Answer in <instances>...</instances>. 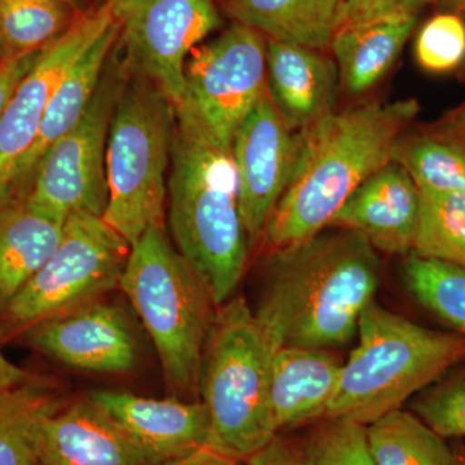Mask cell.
<instances>
[{"instance_id":"30","label":"cell","mask_w":465,"mask_h":465,"mask_svg":"<svg viewBox=\"0 0 465 465\" xmlns=\"http://www.w3.org/2000/svg\"><path fill=\"white\" fill-rule=\"evenodd\" d=\"M298 446L304 465H378L366 425L349 419H322Z\"/></svg>"},{"instance_id":"24","label":"cell","mask_w":465,"mask_h":465,"mask_svg":"<svg viewBox=\"0 0 465 465\" xmlns=\"http://www.w3.org/2000/svg\"><path fill=\"white\" fill-rule=\"evenodd\" d=\"M58 409L54 393L33 378L0 391V465H39L43 420Z\"/></svg>"},{"instance_id":"3","label":"cell","mask_w":465,"mask_h":465,"mask_svg":"<svg viewBox=\"0 0 465 465\" xmlns=\"http://www.w3.org/2000/svg\"><path fill=\"white\" fill-rule=\"evenodd\" d=\"M171 166L174 243L220 307L241 282L250 251L232 148L213 142L186 110L176 108Z\"/></svg>"},{"instance_id":"10","label":"cell","mask_w":465,"mask_h":465,"mask_svg":"<svg viewBox=\"0 0 465 465\" xmlns=\"http://www.w3.org/2000/svg\"><path fill=\"white\" fill-rule=\"evenodd\" d=\"M266 91L264 35L234 24L219 38L195 47L186 61L182 103L213 142L232 140Z\"/></svg>"},{"instance_id":"1","label":"cell","mask_w":465,"mask_h":465,"mask_svg":"<svg viewBox=\"0 0 465 465\" xmlns=\"http://www.w3.org/2000/svg\"><path fill=\"white\" fill-rule=\"evenodd\" d=\"M256 320L274 351L347 344L381 283L378 253L349 229L268 252Z\"/></svg>"},{"instance_id":"27","label":"cell","mask_w":465,"mask_h":465,"mask_svg":"<svg viewBox=\"0 0 465 465\" xmlns=\"http://www.w3.org/2000/svg\"><path fill=\"white\" fill-rule=\"evenodd\" d=\"M69 5L57 0H0V60L42 50L67 29Z\"/></svg>"},{"instance_id":"36","label":"cell","mask_w":465,"mask_h":465,"mask_svg":"<svg viewBox=\"0 0 465 465\" xmlns=\"http://www.w3.org/2000/svg\"><path fill=\"white\" fill-rule=\"evenodd\" d=\"M163 465H244V463L226 458L224 455L213 451V450L202 448L193 452V454L168 461Z\"/></svg>"},{"instance_id":"8","label":"cell","mask_w":465,"mask_h":465,"mask_svg":"<svg viewBox=\"0 0 465 465\" xmlns=\"http://www.w3.org/2000/svg\"><path fill=\"white\" fill-rule=\"evenodd\" d=\"M131 244L103 217H67L54 256L5 308L15 327L30 329L96 302L121 282Z\"/></svg>"},{"instance_id":"38","label":"cell","mask_w":465,"mask_h":465,"mask_svg":"<svg viewBox=\"0 0 465 465\" xmlns=\"http://www.w3.org/2000/svg\"><path fill=\"white\" fill-rule=\"evenodd\" d=\"M30 379H32V375L9 362L7 357L3 354L2 348H0V391L12 390L17 385L29 381Z\"/></svg>"},{"instance_id":"4","label":"cell","mask_w":465,"mask_h":465,"mask_svg":"<svg viewBox=\"0 0 465 465\" xmlns=\"http://www.w3.org/2000/svg\"><path fill=\"white\" fill-rule=\"evenodd\" d=\"M324 419L369 425L465 360V336L428 329L372 302Z\"/></svg>"},{"instance_id":"40","label":"cell","mask_w":465,"mask_h":465,"mask_svg":"<svg viewBox=\"0 0 465 465\" xmlns=\"http://www.w3.org/2000/svg\"><path fill=\"white\" fill-rule=\"evenodd\" d=\"M452 452H454V465H465V446L459 443L452 448Z\"/></svg>"},{"instance_id":"20","label":"cell","mask_w":465,"mask_h":465,"mask_svg":"<svg viewBox=\"0 0 465 465\" xmlns=\"http://www.w3.org/2000/svg\"><path fill=\"white\" fill-rule=\"evenodd\" d=\"M121 23L119 17L110 25L88 50L75 61L63 81L52 94L45 118H43L38 137L27 152L16 173V195L24 200L27 185L32 182L33 174L39 162L61 139L65 136L84 116L85 110L94 99V92L103 79L104 66L112 54L113 47L118 42Z\"/></svg>"},{"instance_id":"6","label":"cell","mask_w":465,"mask_h":465,"mask_svg":"<svg viewBox=\"0 0 465 465\" xmlns=\"http://www.w3.org/2000/svg\"><path fill=\"white\" fill-rule=\"evenodd\" d=\"M274 348L243 298L220 305L202 362L206 448L244 463L277 436L269 405Z\"/></svg>"},{"instance_id":"5","label":"cell","mask_w":465,"mask_h":465,"mask_svg":"<svg viewBox=\"0 0 465 465\" xmlns=\"http://www.w3.org/2000/svg\"><path fill=\"white\" fill-rule=\"evenodd\" d=\"M119 287L154 342L173 397L197 401L216 304L163 225L150 226L131 246Z\"/></svg>"},{"instance_id":"19","label":"cell","mask_w":465,"mask_h":465,"mask_svg":"<svg viewBox=\"0 0 465 465\" xmlns=\"http://www.w3.org/2000/svg\"><path fill=\"white\" fill-rule=\"evenodd\" d=\"M342 363L327 349L280 348L274 351L269 405L275 432L324 419Z\"/></svg>"},{"instance_id":"34","label":"cell","mask_w":465,"mask_h":465,"mask_svg":"<svg viewBox=\"0 0 465 465\" xmlns=\"http://www.w3.org/2000/svg\"><path fill=\"white\" fill-rule=\"evenodd\" d=\"M42 50L0 63V115H2L3 110L7 105L8 100L11 99L12 94L16 90L17 85L32 70Z\"/></svg>"},{"instance_id":"31","label":"cell","mask_w":465,"mask_h":465,"mask_svg":"<svg viewBox=\"0 0 465 465\" xmlns=\"http://www.w3.org/2000/svg\"><path fill=\"white\" fill-rule=\"evenodd\" d=\"M415 57L425 72L443 74L465 61V20L452 12H440L419 30Z\"/></svg>"},{"instance_id":"29","label":"cell","mask_w":465,"mask_h":465,"mask_svg":"<svg viewBox=\"0 0 465 465\" xmlns=\"http://www.w3.org/2000/svg\"><path fill=\"white\" fill-rule=\"evenodd\" d=\"M403 274L416 302L465 336V268L411 253Z\"/></svg>"},{"instance_id":"22","label":"cell","mask_w":465,"mask_h":465,"mask_svg":"<svg viewBox=\"0 0 465 465\" xmlns=\"http://www.w3.org/2000/svg\"><path fill=\"white\" fill-rule=\"evenodd\" d=\"M65 222L42 215L25 200L0 208V309L38 273L56 252Z\"/></svg>"},{"instance_id":"39","label":"cell","mask_w":465,"mask_h":465,"mask_svg":"<svg viewBox=\"0 0 465 465\" xmlns=\"http://www.w3.org/2000/svg\"><path fill=\"white\" fill-rule=\"evenodd\" d=\"M443 12H452L465 20V0H439Z\"/></svg>"},{"instance_id":"33","label":"cell","mask_w":465,"mask_h":465,"mask_svg":"<svg viewBox=\"0 0 465 465\" xmlns=\"http://www.w3.org/2000/svg\"><path fill=\"white\" fill-rule=\"evenodd\" d=\"M439 0H344L341 25L400 15H418L425 5Z\"/></svg>"},{"instance_id":"21","label":"cell","mask_w":465,"mask_h":465,"mask_svg":"<svg viewBox=\"0 0 465 465\" xmlns=\"http://www.w3.org/2000/svg\"><path fill=\"white\" fill-rule=\"evenodd\" d=\"M418 15H400L342 25L330 43L339 84L351 96L365 94L385 76L400 57Z\"/></svg>"},{"instance_id":"18","label":"cell","mask_w":465,"mask_h":465,"mask_svg":"<svg viewBox=\"0 0 465 465\" xmlns=\"http://www.w3.org/2000/svg\"><path fill=\"white\" fill-rule=\"evenodd\" d=\"M39 465H159L90 399L43 420Z\"/></svg>"},{"instance_id":"28","label":"cell","mask_w":465,"mask_h":465,"mask_svg":"<svg viewBox=\"0 0 465 465\" xmlns=\"http://www.w3.org/2000/svg\"><path fill=\"white\" fill-rule=\"evenodd\" d=\"M420 192L411 252L465 268V194Z\"/></svg>"},{"instance_id":"37","label":"cell","mask_w":465,"mask_h":465,"mask_svg":"<svg viewBox=\"0 0 465 465\" xmlns=\"http://www.w3.org/2000/svg\"><path fill=\"white\" fill-rule=\"evenodd\" d=\"M433 131L458 140L465 145V101L454 112L449 113Z\"/></svg>"},{"instance_id":"9","label":"cell","mask_w":465,"mask_h":465,"mask_svg":"<svg viewBox=\"0 0 465 465\" xmlns=\"http://www.w3.org/2000/svg\"><path fill=\"white\" fill-rule=\"evenodd\" d=\"M124 82L119 73L103 76L84 116L45 153L24 198L32 210L58 222L79 213L103 217L108 204L106 143Z\"/></svg>"},{"instance_id":"11","label":"cell","mask_w":465,"mask_h":465,"mask_svg":"<svg viewBox=\"0 0 465 465\" xmlns=\"http://www.w3.org/2000/svg\"><path fill=\"white\" fill-rule=\"evenodd\" d=\"M115 7L125 69L179 105L188 56L220 25L213 0H115Z\"/></svg>"},{"instance_id":"23","label":"cell","mask_w":465,"mask_h":465,"mask_svg":"<svg viewBox=\"0 0 465 465\" xmlns=\"http://www.w3.org/2000/svg\"><path fill=\"white\" fill-rule=\"evenodd\" d=\"M344 0H228L225 11L238 24L269 41L323 51L341 25Z\"/></svg>"},{"instance_id":"12","label":"cell","mask_w":465,"mask_h":465,"mask_svg":"<svg viewBox=\"0 0 465 465\" xmlns=\"http://www.w3.org/2000/svg\"><path fill=\"white\" fill-rule=\"evenodd\" d=\"M115 0L87 12L39 54L0 115V208L18 201L16 173L36 137L52 94L88 47L115 23Z\"/></svg>"},{"instance_id":"41","label":"cell","mask_w":465,"mask_h":465,"mask_svg":"<svg viewBox=\"0 0 465 465\" xmlns=\"http://www.w3.org/2000/svg\"><path fill=\"white\" fill-rule=\"evenodd\" d=\"M57 2L65 3V5H75L76 0H57Z\"/></svg>"},{"instance_id":"16","label":"cell","mask_w":465,"mask_h":465,"mask_svg":"<svg viewBox=\"0 0 465 465\" xmlns=\"http://www.w3.org/2000/svg\"><path fill=\"white\" fill-rule=\"evenodd\" d=\"M419 208L418 185L391 159L349 195L329 226L360 232L376 251L406 255L414 246Z\"/></svg>"},{"instance_id":"35","label":"cell","mask_w":465,"mask_h":465,"mask_svg":"<svg viewBox=\"0 0 465 465\" xmlns=\"http://www.w3.org/2000/svg\"><path fill=\"white\" fill-rule=\"evenodd\" d=\"M244 465H304L300 457L299 446L286 437H274L268 445L259 450Z\"/></svg>"},{"instance_id":"32","label":"cell","mask_w":465,"mask_h":465,"mask_svg":"<svg viewBox=\"0 0 465 465\" xmlns=\"http://www.w3.org/2000/svg\"><path fill=\"white\" fill-rule=\"evenodd\" d=\"M412 410L443 440L465 437V370L416 400Z\"/></svg>"},{"instance_id":"17","label":"cell","mask_w":465,"mask_h":465,"mask_svg":"<svg viewBox=\"0 0 465 465\" xmlns=\"http://www.w3.org/2000/svg\"><path fill=\"white\" fill-rule=\"evenodd\" d=\"M339 85L335 60L322 51L266 42V90L293 133L309 130L332 114Z\"/></svg>"},{"instance_id":"26","label":"cell","mask_w":465,"mask_h":465,"mask_svg":"<svg viewBox=\"0 0 465 465\" xmlns=\"http://www.w3.org/2000/svg\"><path fill=\"white\" fill-rule=\"evenodd\" d=\"M393 159L421 191L465 194V145L458 140L436 131L402 136Z\"/></svg>"},{"instance_id":"15","label":"cell","mask_w":465,"mask_h":465,"mask_svg":"<svg viewBox=\"0 0 465 465\" xmlns=\"http://www.w3.org/2000/svg\"><path fill=\"white\" fill-rule=\"evenodd\" d=\"M88 399L159 465L206 448L210 418L200 401L94 391Z\"/></svg>"},{"instance_id":"7","label":"cell","mask_w":465,"mask_h":465,"mask_svg":"<svg viewBox=\"0 0 465 465\" xmlns=\"http://www.w3.org/2000/svg\"><path fill=\"white\" fill-rule=\"evenodd\" d=\"M174 124L176 108L157 85L136 74L124 78L106 143L103 219L131 246L150 226L163 225Z\"/></svg>"},{"instance_id":"25","label":"cell","mask_w":465,"mask_h":465,"mask_svg":"<svg viewBox=\"0 0 465 465\" xmlns=\"http://www.w3.org/2000/svg\"><path fill=\"white\" fill-rule=\"evenodd\" d=\"M378 465H454V452L418 416L394 410L366 425Z\"/></svg>"},{"instance_id":"13","label":"cell","mask_w":465,"mask_h":465,"mask_svg":"<svg viewBox=\"0 0 465 465\" xmlns=\"http://www.w3.org/2000/svg\"><path fill=\"white\" fill-rule=\"evenodd\" d=\"M296 148L298 134L284 124L266 90L232 143L242 222L250 249L262 241L289 185Z\"/></svg>"},{"instance_id":"2","label":"cell","mask_w":465,"mask_h":465,"mask_svg":"<svg viewBox=\"0 0 465 465\" xmlns=\"http://www.w3.org/2000/svg\"><path fill=\"white\" fill-rule=\"evenodd\" d=\"M418 101L374 103L344 110L298 134L289 185L266 225L268 252L292 246L329 226L358 186L393 159Z\"/></svg>"},{"instance_id":"14","label":"cell","mask_w":465,"mask_h":465,"mask_svg":"<svg viewBox=\"0 0 465 465\" xmlns=\"http://www.w3.org/2000/svg\"><path fill=\"white\" fill-rule=\"evenodd\" d=\"M29 341L74 369L124 374L139 362V341L122 309L94 302L27 329Z\"/></svg>"}]
</instances>
